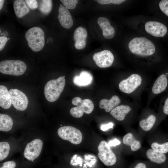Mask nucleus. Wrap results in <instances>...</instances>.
I'll return each instance as SVG.
<instances>
[{"label":"nucleus","instance_id":"obj_1","mask_svg":"<svg viewBox=\"0 0 168 168\" xmlns=\"http://www.w3.org/2000/svg\"><path fill=\"white\" fill-rule=\"evenodd\" d=\"M128 48L133 54L142 56L151 55L155 51L154 44L144 37H137L133 39L128 44Z\"/></svg>","mask_w":168,"mask_h":168},{"label":"nucleus","instance_id":"obj_2","mask_svg":"<svg viewBox=\"0 0 168 168\" xmlns=\"http://www.w3.org/2000/svg\"><path fill=\"white\" fill-rule=\"evenodd\" d=\"M65 83V79L62 76L48 81L44 88V94L46 100L51 102L56 100L64 89Z\"/></svg>","mask_w":168,"mask_h":168},{"label":"nucleus","instance_id":"obj_3","mask_svg":"<svg viewBox=\"0 0 168 168\" xmlns=\"http://www.w3.org/2000/svg\"><path fill=\"white\" fill-rule=\"evenodd\" d=\"M28 46L34 52L41 50L44 44V33L38 27H34L29 29L25 34Z\"/></svg>","mask_w":168,"mask_h":168},{"label":"nucleus","instance_id":"obj_4","mask_svg":"<svg viewBox=\"0 0 168 168\" xmlns=\"http://www.w3.org/2000/svg\"><path fill=\"white\" fill-rule=\"evenodd\" d=\"M26 69V65L21 61L6 60L0 63V72L3 74L20 76L24 74Z\"/></svg>","mask_w":168,"mask_h":168},{"label":"nucleus","instance_id":"obj_5","mask_svg":"<svg viewBox=\"0 0 168 168\" xmlns=\"http://www.w3.org/2000/svg\"><path fill=\"white\" fill-rule=\"evenodd\" d=\"M72 103L77 107L72 108L70 111L71 114L73 117L79 118L82 117L84 113H91L94 108V104L90 99L82 100L79 97H76L72 100Z\"/></svg>","mask_w":168,"mask_h":168},{"label":"nucleus","instance_id":"obj_6","mask_svg":"<svg viewBox=\"0 0 168 168\" xmlns=\"http://www.w3.org/2000/svg\"><path fill=\"white\" fill-rule=\"evenodd\" d=\"M57 132L58 135L62 139L68 141L73 144H79L82 141V136L81 132L73 127H62L58 129Z\"/></svg>","mask_w":168,"mask_h":168},{"label":"nucleus","instance_id":"obj_7","mask_svg":"<svg viewBox=\"0 0 168 168\" xmlns=\"http://www.w3.org/2000/svg\"><path fill=\"white\" fill-rule=\"evenodd\" d=\"M97 149L98 157L105 165L111 166L116 163V156L106 142L104 140L101 141Z\"/></svg>","mask_w":168,"mask_h":168},{"label":"nucleus","instance_id":"obj_8","mask_svg":"<svg viewBox=\"0 0 168 168\" xmlns=\"http://www.w3.org/2000/svg\"><path fill=\"white\" fill-rule=\"evenodd\" d=\"M43 145V142L39 139H35L28 143L24 151V156L29 161H33L39 156Z\"/></svg>","mask_w":168,"mask_h":168},{"label":"nucleus","instance_id":"obj_9","mask_svg":"<svg viewBox=\"0 0 168 168\" xmlns=\"http://www.w3.org/2000/svg\"><path fill=\"white\" fill-rule=\"evenodd\" d=\"M12 104L17 110L23 111L27 107L28 100L27 96L21 91L16 89L9 91Z\"/></svg>","mask_w":168,"mask_h":168},{"label":"nucleus","instance_id":"obj_10","mask_svg":"<svg viewBox=\"0 0 168 168\" xmlns=\"http://www.w3.org/2000/svg\"><path fill=\"white\" fill-rule=\"evenodd\" d=\"M142 80L140 75L137 74H132L120 82L119 89L124 93H131L140 85Z\"/></svg>","mask_w":168,"mask_h":168},{"label":"nucleus","instance_id":"obj_11","mask_svg":"<svg viewBox=\"0 0 168 168\" xmlns=\"http://www.w3.org/2000/svg\"><path fill=\"white\" fill-rule=\"evenodd\" d=\"M145 28L147 33L157 37H164L168 32L167 26L164 24L157 21L147 22Z\"/></svg>","mask_w":168,"mask_h":168},{"label":"nucleus","instance_id":"obj_12","mask_svg":"<svg viewBox=\"0 0 168 168\" xmlns=\"http://www.w3.org/2000/svg\"><path fill=\"white\" fill-rule=\"evenodd\" d=\"M93 59L98 66L101 68H106L112 65L114 57L110 51L104 50L94 54Z\"/></svg>","mask_w":168,"mask_h":168},{"label":"nucleus","instance_id":"obj_13","mask_svg":"<svg viewBox=\"0 0 168 168\" xmlns=\"http://www.w3.org/2000/svg\"><path fill=\"white\" fill-rule=\"evenodd\" d=\"M58 18L61 26L65 29H69L73 25V21L71 14L68 10L61 4H60L58 8Z\"/></svg>","mask_w":168,"mask_h":168},{"label":"nucleus","instance_id":"obj_14","mask_svg":"<svg viewBox=\"0 0 168 168\" xmlns=\"http://www.w3.org/2000/svg\"><path fill=\"white\" fill-rule=\"evenodd\" d=\"M87 33L86 29L79 26L74 31L73 40L75 41V48L78 50L85 48L86 45V38Z\"/></svg>","mask_w":168,"mask_h":168},{"label":"nucleus","instance_id":"obj_15","mask_svg":"<svg viewBox=\"0 0 168 168\" xmlns=\"http://www.w3.org/2000/svg\"><path fill=\"white\" fill-rule=\"evenodd\" d=\"M168 85V71L161 74L156 79L153 86L152 91L158 94L164 91Z\"/></svg>","mask_w":168,"mask_h":168},{"label":"nucleus","instance_id":"obj_16","mask_svg":"<svg viewBox=\"0 0 168 168\" xmlns=\"http://www.w3.org/2000/svg\"><path fill=\"white\" fill-rule=\"evenodd\" d=\"M93 79L92 76L86 71L81 72L79 75L75 76L73 78L75 85L78 86H84L91 83Z\"/></svg>","mask_w":168,"mask_h":168},{"label":"nucleus","instance_id":"obj_17","mask_svg":"<svg viewBox=\"0 0 168 168\" xmlns=\"http://www.w3.org/2000/svg\"><path fill=\"white\" fill-rule=\"evenodd\" d=\"M120 102L119 98L114 95L110 100L106 99L101 100L99 102V106L100 109H104L106 112H109L117 106Z\"/></svg>","mask_w":168,"mask_h":168},{"label":"nucleus","instance_id":"obj_18","mask_svg":"<svg viewBox=\"0 0 168 168\" xmlns=\"http://www.w3.org/2000/svg\"><path fill=\"white\" fill-rule=\"evenodd\" d=\"M131 110V109L128 106L120 105L112 110L110 114L116 119L121 121L124 119L126 115Z\"/></svg>","mask_w":168,"mask_h":168},{"label":"nucleus","instance_id":"obj_19","mask_svg":"<svg viewBox=\"0 0 168 168\" xmlns=\"http://www.w3.org/2000/svg\"><path fill=\"white\" fill-rule=\"evenodd\" d=\"M12 103L9 91L7 88L3 85L0 86V106L5 109L10 108Z\"/></svg>","mask_w":168,"mask_h":168},{"label":"nucleus","instance_id":"obj_20","mask_svg":"<svg viewBox=\"0 0 168 168\" xmlns=\"http://www.w3.org/2000/svg\"><path fill=\"white\" fill-rule=\"evenodd\" d=\"M13 8L16 16L19 18L23 17L30 11L25 2L22 0H15L13 3Z\"/></svg>","mask_w":168,"mask_h":168},{"label":"nucleus","instance_id":"obj_21","mask_svg":"<svg viewBox=\"0 0 168 168\" xmlns=\"http://www.w3.org/2000/svg\"><path fill=\"white\" fill-rule=\"evenodd\" d=\"M146 156L151 162L157 164L162 163L166 159V157L164 153L153 149H148L147 152Z\"/></svg>","mask_w":168,"mask_h":168},{"label":"nucleus","instance_id":"obj_22","mask_svg":"<svg viewBox=\"0 0 168 168\" xmlns=\"http://www.w3.org/2000/svg\"><path fill=\"white\" fill-rule=\"evenodd\" d=\"M123 142L125 145L130 146L131 150L133 152L137 151L141 147L140 142L136 140L131 133H128L124 136Z\"/></svg>","mask_w":168,"mask_h":168},{"label":"nucleus","instance_id":"obj_23","mask_svg":"<svg viewBox=\"0 0 168 168\" xmlns=\"http://www.w3.org/2000/svg\"><path fill=\"white\" fill-rule=\"evenodd\" d=\"M13 121L8 115L0 114V130L4 132L10 131L12 128Z\"/></svg>","mask_w":168,"mask_h":168},{"label":"nucleus","instance_id":"obj_24","mask_svg":"<svg viewBox=\"0 0 168 168\" xmlns=\"http://www.w3.org/2000/svg\"><path fill=\"white\" fill-rule=\"evenodd\" d=\"M100 27L102 30L103 36L106 39H111L115 35L114 28L110 24V22H105L100 25Z\"/></svg>","mask_w":168,"mask_h":168},{"label":"nucleus","instance_id":"obj_25","mask_svg":"<svg viewBox=\"0 0 168 168\" xmlns=\"http://www.w3.org/2000/svg\"><path fill=\"white\" fill-rule=\"evenodd\" d=\"M156 120V118L153 115H150L145 119L141 120L139 122L140 127L145 131L151 130L154 125Z\"/></svg>","mask_w":168,"mask_h":168},{"label":"nucleus","instance_id":"obj_26","mask_svg":"<svg viewBox=\"0 0 168 168\" xmlns=\"http://www.w3.org/2000/svg\"><path fill=\"white\" fill-rule=\"evenodd\" d=\"M39 10L43 14L48 15L51 12L53 7L52 0H43L39 1Z\"/></svg>","mask_w":168,"mask_h":168},{"label":"nucleus","instance_id":"obj_27","mask_svg":"<svg viewBox=\"0 0 168 168\" xmlns=\"http://www.w3.org/2000/svg\"><path fill=\"white\" fill-rule=\"evenodd\" d=\"M10 147L8 143L6 142H0V161L5 159L9 153Z\"/></svg>","mask_w":168,"mask_h":168},{"label":"nucleus","instance_id":"obj_28","mask_svg":"<svg viewBox=\"0 0 168 168\" xmlns=\"http://www.w3.org/2000/svg\"><path fill=\"white\" fill-rule=\"evenodd\" d=\"M151 147L152 149L163 153H166L168 152V142L162 144L153 142L151 145Z\"/></svg>","mask_w":168,"mask_h":168},{"label":"nucleus","instance_id":"obj_29","mask_svg":"<svg viewBox=\"0 0 168 168\" xmlns=\"http://www.w3.org/2000/svg\"><path fill=\"white\" fill-rule=\"evenodd\" d=\"M60 1L68 9H75L78 2L77 0H61Z\"/></svg>","mask_w":168,"mask_h":168},{"label":"nucleus","instance_id":"obj_30","mask_svg":"<svg viewBox=\"0 0 168 168\" xmlns=\"http://www.w3.org/2000/svg\"><path fill=\"white\" fill-rule=\"evenodd\" d=\"M159 6L161 12L168 17V0L161 1L159 3Z\"/></svg>","mask_w":168,"mask_h":168},{"label":"nucleus","instance_id":"obj_31","mask_svg":"<svg viewBox=\"0 0 168 168\" xmlns=\"http://www.w3.org/2000/svg\"><path fill=\"white\" fill-rule=\"evenodd\" d=\"M126 1L124 0H97L96 1L101 4H108L112 3L115 5H118Z\"/></svg>","mask_w":168,"mask_h":168},{"label":"nucleus","instance_id":"obj_32","mask_svg":"<svg viewBox=\"0 0 168 168\" xmlns=\"http://www.w3.org/2000/svg\"><path fill=\"white\" fill-rule=\"evenodd\" d=\"M27 6L30 9L35 10L38 7V2L35 0H26L25 1Z\"/></svg>","mask_w":168,"mask_h":168},{"label":"nucleus","instance_id":"obj_33","mask_svg":"<svg viewBox=\"0 0 168 168\" xmlns=\"http://www.w3.org/2000/svg\"><path fill=\"white\" fill-rule=\"evenodd\" d=\"M16 164L13 161H9L4 162L0 168H15Z\"/></svg>","mask_w":168,"mask_h":168},{"label":"nucleus","instance_id":"obj_34","mask_svg":"<svg viewBox=\"0 0 168 168\" xmlns=\"http://www.w3.org/2000/svg\"><path fill=\"white\" fill-rule=\"evenodd\" d=\"M8 38L5 36L0 37V50L1 51L4 47L7 41Z\"/></svg>","mask_w":168,"mask_h":168},{"label":"nucleus","instance_id":"obj_35","mask_svg":"<svg viewBox=\"0 0 168 168\" xmlns=\"http://www.w3.org/2000/svg\"><path fill=\"white\" fill-rule=\"evenodd\" d=\"M114 124L112 122H110L107 124L102 125L101 127V129L104 131H105L110 128H113Z\"/></svg>","mask_w":168,"mask_h":168},{"label":"nucleus","instance_id":"obj_36","mask_svg":"<svg viewBox=\"0 0 168 168\" xmlns=\"http://www.w3.org/2000/svg\"><path fill=\"white\" fill-rule=\"evenodd\" d=\"M120 142L116 138L110 140L108 143L110 147H115L116 145L120 144Z\"/></svg>","mask_w":168,"mask_h":168},{"label":"nucleus","instance_id":"obj_37","mask_svg":"<svg viewBox=\"0 0 168 168\" xmlns=\"http://www.w3.org/2000/svg\"><path fill=\"white\" fill-rule=\"evenodd\" d=\"M109 22H110L105 17H99L97 19V23L99 25L103 23Z\"/></svg>","mask_w":168,"mask_h":168},{"label":"nucleus","instance_id":"obj_38","mask_svg":"<svg viewBox=\"0 0 168 168\" xmlns=\"http://www.w3.org/2000/svg\"><path fill=\"white\" fill-rule=\"evenodd\" d=\"M134 168H147L146 165L143 163H139Z\"/></svg>","mask_w":168,"mask_h":168},{"label":"nucleus","instance_id":"obj_39","mask_svg":"<svg viewBox=\"0 0 168 168\" xmlns=\"http://www.w3.org/2000/svg\"><path fill=\"white\" fill-rule=\"evenodd\" d=\"M4 1L3 0H0V10H1Z\"/></svg>","mask_w":168,"mask_h":168},{"label":"nucleus","instance_id":"obj_40","mask_svg":"<svg viewBox=\"0 0 168 168\" xmlns=\"http://www.w3.org/2000/svg\"><path fill=\"white\" fill-rule=\"evenodd\" d=\"M3 33H4V34H2V35H7V34H7V32H6V31H5V32H4Z\"/></svg>","mask_w":168,"mask_h":168},{"label":"nucleus","instance_id":"obj_41","mask_svg":"<svg viewBox=\"0 0 168 168\" xmlns=\"http://www.w3.org/2000/svg\"></svg>","mask_w":168,"mask_h":168}]
</instances>
